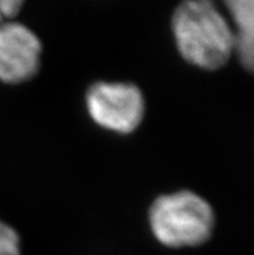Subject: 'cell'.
I'll return each mask as SVG.
<instances>
[{
	"instance_id": "6da1fadb",
	"label": "cell",
	"mask_w": 254,
	"mask_h": 255,
	"mask_svg": "<svg viewBox=\"0 0 254 255\" xmlns=\"http://www.w3.org/2000/svg\"><path fill=\"white\" fill-rule=\"evenodd\" d=\"M179 55L203 70H218L235 55L234 31L216 0H182L171 14Z\"/></svg>"
},
{
	"instance_id": "7a4b0ae2",
	"label": "cell",
	"mask_w": 254,
	"mask_h": 255,
	"mask_svg": "<svg viewBox=\"0 0 254 255\" xmlns=\"http://www.w3.org/2000/svg\"><path fill=\"white\" fill-rule=\"evenodd\" d=\"M149 226L158 243L171 248H195L212 237L216 214L205 198L178 191L156 198L149 209Z\"/></svg>"
},
{
	"instance_id": "3957f363",
	"label": "cell",
	"mask_w": 254,
	"mask_h": 255,
	"mask_svg": "<svg viewBox=\"0 0 254 255\" xmlns=\"http://www.w3.org/2000/svg\"><path fill=\"white\" fill-rule=\"evenodd\" d=\"M86 108L97 126L127 135L143 122L145 100L142 90L129 82H96L87 90Z\"/></svg>"
},
{
	"instance_id": "277c9868",
	"label": "cell",
	"mask_w": 254,
	"mask_h": 255,
	"mask_svg": "<svg viewBox=\"0 0 254 255\" xmlns=\"http://www.w3.org/2000/svg\"><path fill=\"white\" fill-rule=\"evenodd\" d=\"M43 44L35 31L17 19L0 22V82L19 84L38 74Z\"/></svg>"
},
{
	"instance_id": "5b68a950",
	"label": "cell",
	"mask_w": 254,
	"mask_h": 255,
	"mask_svg": "<svg viewBox=\"0 0 254 255\" xmlns=\"http://www.w3.org/2000/svg\"><path fill=\"white\" fill-rule=\"evenodd\" d=\"M225 16L235 36L239 61L247 70L254 65V0H221Z\"/></svg>"
},
{
	"instance_id": "8992f818",
	"label": "cell",
	"mask_w": 254,
	"mask_h": 255,
	"mask_svg": "<svg viewBox=\"0 0 254 255\" xmlns=\"http://www.w3.org/2000/svg\"><path fill=\"white\" fill-rule=\"evenodd\" d=\"M0 255H22L18 233L0 219Z\"/></svg>"
},
{
	"instance_id": "52a82bcc",
	"label": "cell",
	"mask_w": 254,
	"mask_h": 255,
	"mask_svg": "<svg viewBox=\"0 0 254 255\" xmlns=\"http://www.w3.org/2000/svg\"><path fill=\"white\" fill-rule=\"evenodd\" d=\"M26 0H0V19L10 21L16 19L25 6Z\"/></svg>"
},
{
	"instance_id": "ba28073f",
	"label": "cell",
	"mask_w": 254,
	"mask_h": 255,
	"mask_svg": "<svg viewBox=\"0 0 254 255\" xmlns=\"http://www.w3.org/2000/svg\"><path fill=\"white\" fill-rule=\"evenodd\" d=\"M0 22H3V21H1V19H0Z\"/></svg>"
}]
</instances>
